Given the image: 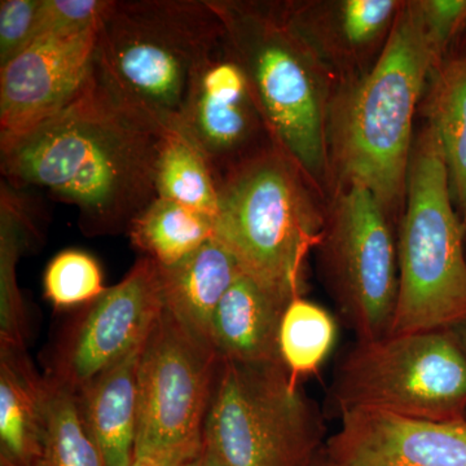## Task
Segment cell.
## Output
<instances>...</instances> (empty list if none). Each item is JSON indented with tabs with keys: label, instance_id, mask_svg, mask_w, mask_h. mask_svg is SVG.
I'll return each instance as SVG.
<instances>
[{
	"label": "cell",
	"instance_id": "6da1fadb",
	"mask_svg": "<svg viewBox=\"0 0 466 466\" xmlns=\"http://www.w3.org/2000/svg\"><path fill=\"white\" fill-rule=\"evenodd\" d=\"M167 131L116 99L94 66L69 106L32 130L0 140L2 174L15 189L38 187L75 205L87 235L128 232L157 198Z\"/></svg>",
	"mask_w": 466,
	"mask_h": 466
},
{
	"label": "cell",
	"instance_id": "7a4b0ae2",
	"mask_svg": "<svg viewBox=\"0 0 466 466\" xmlns=\"http://www.w3.org/2000/svg\"><path fill=\"white\" fill-rule=\"evenodd\" d=\"M441 61L419 3H403L372 66L332 97L328 144L339 187H363L389 213L406 196L413 116Z\"/></svg>",
	"mask_w": 466,
	"mask_h": 466
},
{
	"label": "cell",
	"instance_id": "3957f363",
	"mask_svg": "<svg viewBox=\"0 0 466 466\" xmlns=\"http://www.w3.org/2000/svg\"><path fill=\"white\" fill-rule=\"evenodd\" d=\"M223 35L211 0H110L97 29L95 72L122 104L171 130Z\"/></svg>",
	"mask_w": 466,
	"mask_h": 466
},
{
	"label": "cell",
	"instance_id": "277c9868",
	"mask_svg": "<svg viewBox=\"0 0 466 466\" xmlns=\"http://www.w3.org/2000/svg\"><path fill=\"white\" fill-rule=\"evenodd\" d=\"M275 143L317 188L329 177L332 73L279 3L211 0Z\"/></svg>",
	"mask_w": 466,
	"mask_h": 466
},
{
	"label": "cell",
	"instance_id": "5b68a950",
	"mask_svg": "<svg viewBox=\"0 0 466 466\" xmlns=\"http://www.w3.org/2000/svg\"><path fill=\"white\" fill-rule=\"evenodd\" d=\"M317 189L276 144L219 184L214 238L247 274L293 299L302 296L306 260L323 240L327 219Z\"/></svg>",
	"mask_w": 466,
	"mask_h": 466
},
{
	"label": "cell",
	"instance_id": "8992f818",
	"mask_svg": "<svg viewBox=\"0 0 466 466\" xmlns=\"http://www.w3.org/2000/svg\"><path fill=\"white\" fill-rule=\"evenodd\" d=\"M453 202L440 137L428 124L408 168L392 336L451 330L466 321L465 238Z\"/></svg>",
	"mask_w": 466,
	"mask_h": 466
},
{
	"label": "cell",
	"instance_id": "52a82bcc",
	"mask_svg": "<svg viewBox=\"0 0 466 466\" xmlns=\"http://www.w3.org/2000/svg\"><path fill=\"white\" fill-rule=\"evenodd\" d=\"M204 440L225 466H311L325 446L320 413L284 364L227 360Z\"/></svg>",
	"mask_w": 466,
	"mask_h": 466
},
{
	"label": "cell",
	"instance_id": "ba28073f",
	"mask_svg": "<svg viewBox=\"0 0 466 466\" xmlns=\"http://www.w3.org/2000/svg\"><path fill=\"white\" fill-rule=\"evenodd\" d=\"M339 416L375 410L415 419H466V354L451 330L358 341L334 375Z\"/></svg>",
	"mask_w": 466,
	"mask_h": 466
},
{
	"label": "cell",
	"instance_id": "9c48e42d",
	"mask_svg": "<svg viewBox=\"0 0 466 466\" xmlns=\"http://www.w3.org/2000/svg\"><path fill=\"white\" fill-rule=\"evenodd\" d=\"M219 364L213 346L162 309L137 368L134 456L184 466L198 455Z\"/></svg>",
	"mask_w": 466,
	"mask_h": 466
},
{
	"label": "cell",
	"instance_id": "30bf717a",
	"mask_svg": "<svg viewBox=\"0 0 466 466\" xmlns=\"http://www.w3.org/2000/svg\"><path fill=\"white\" fill-rule=\"evenodd\" d=\"M319 249L328 288L358 341L389 336L398 296L389 211L363 187H339Z\"/></svg>",
	"mask_w": 466,
	"mask_h": 466
},
{
	"label": "cell",
	"instance_id": "8fae6325",
	"mask_svg": "<svg viewBox=\"0 0 466 466\" xmlns=\"http://www.w3.org/2000/svg\"><path fill=\"white\" fill-rule=\"evenodd\" d=\"M164 309L158 266L143 257L124 280L88 303L58 342L48 380L72 391L140 348Z\"/></svg>",
	"mask_w": 466,
	"mask_h": 466
},
{
	"label": "cell",
	"instance_id": "7c38bea8",
	"mask_svg": "<svg viewBox=\"0 0 466 466\" xmlns=\"http://www.w3.org/2000/svg\"><path fill=\"white\" fill-rule=\"evenodd\" d=\"M177 128L207 158L218 188L227 175L276 146L226 33L198 67Z\"/></svg>",
	"mask_w": 466,
	"mask_h": 466
},
{
	"label": "cell",
	"instance_id": "4fadbf2b",
	"mask_svg": "<svg viewBox=\"0 0 466 466\" xmlns=\"http://www.w3.org/2000/svg\"><path fill=\"white\" fill-rule=\"evenodd\" d=\"M97 29L45 36L0 67V140L32 130L76 99L94 70Z\"/></svg>",
	"mask_w": 466,
	"mask_h": 466
},
{
	"label": "cell",
	"instance_id": "5bb4252c",
	"mask_svg": "<svg viewBox=\"0 0 466 466\" xmlns=\"http://www.w3.org/2000/svg\"><path fill=\"white\" fill-rule=\"evenodd\" d=\"M328 466H466V419H415L375 410L342 413Z\"/></svg>",
	"mask_w": 466,
	"mask_h": 466
},
{
	"label": "cell",
	"instance_id": "9a60e30c",
	"mask_svg": "<svg viewBox=\"0 0 466 466\" xmlns=\"http://www.w3.org/2000/svg\"><path fill=\"white\" fill-rule=\"evenodd\" d=\"M291 299L287 293L242 272L223 296L211 320L210 342L220 360L283 364L279 336Z\"/></svg>",
	"mask_w": 466,
	"mask_h": 466
},
{
	"label": "cell",
	"instance_id": "2e32d148",
	"mask_svg": "<svg viewBox=\"0 0 466 466\" xmlns=\"http://www.w3.org/2000/svg\"><path fill=\"white\" fill-rule=\"evenodd\" d=\"M401 5L395 0H345L284 3L281 9L290 26L330 67L386 41Z\"/></svg>",
	"mask_w": 466,
	"mask_h": 466
},
{
	"label": "cell",
	"instance_id": "e0dca14e",
	"mask_svg": "<svg viewBox=\"0 0 466 466\" xmlns=\"http://www.w3.org/2000/svg\"><path fill=\"white\" fill-rule=\"evenodd\" d=\"M50 383L26 348L0 345V466H36L47 433Z\"/></svg>",
	"mask_w": 466,
	"mask_h": 466
},
{
	"label": "cell",
	"instance_id": "ac0fdd59",
	"mask_svg": "<svg viewBox=\"0 0 466 466\" xmlns=\"http://www.w3.org/2000/svg\"><path fill=\"white\" fill-rule=\"evenodd\" d=\"M158 266L164 309L193 336L210 342L214 312L244 272L231 251L216 238L173 266Z\"/></svg>",
	"mask_w": 466,
	"mask_h": 466
},
{
	"label": "cell",
	"instance_id": "d6986e66",
	"mask_svg": "<svg viewBox=\"0 0 466 466\" xmlns=\"http://www.w3.org/2000/svg\"><path fill=\"white\" fill-rule=\"evenodd\" d=\"M144 345V343H143ZM143 345L76 391L104 466H130L137 431V368Z\"/></svg>",
	"mask_w": 466,
	"mask_h": 466
},
{
	"label": "cell",
	"instance_id": "ffe728a7",
	"mask_svg": "<svg viewBox=\"0 0 466 466\" xmlns=\"http://www.w3.org/2000/svg\"><path fill=\"white\" fill-rule=\"evenodd\" d=\"M426 97L429 125L434 128L449 170L451 192L466 211V51L435 67Z\"/></svg>",
	"mask_w": 466,
	"mask_h": 466
},
{
	"label": "cell",
	"instance_id": "44dd1931",
	"mask_svg": "<svg viewBox=\"0 0 466 466\" xmlns=\"http://www.w3.org/2000/svg\"><path fill=\"white\" fill-rule=\"evenodd\" d=\"M26 201L3 180L0 192V345L26 348V309L17 287L16 266L34 236Z\"/></svg>",
	"mask_w": 466,
	"mask_h": 466
},
{
	"label": "cell",
	"instance_id": "7402d4cb",
	"mask_svg": "<svg viewBox=\"0 0 466 466\" xmlns=\"http://www.w3.org/2000/svg\"><path fill=\"white\" fill-rule=\"evenodd\" d=\"M135 248L159 266H173L214 238V218L156 198L128 228Z\"/></svg>",
	"mask_w": 466,
	"mask_h": 466
},
{
	"label": "cell",
	"instance_id": "603a6c76",
	"mask_svg": "<svg viewBox=\"0 0 466 466\" xmlns=\"http://www.w3.org/2000/svg\"><path fill=\"white\" fill-rule=\"evenodd\" d=\"M156 188L158 198L177 202L216 219L219 207L216 177L200 149L177 128L165 135Z\"/></svg>",
	"mask_w": 466,
	"mask_h": 466
},
{
	"label": "cell",
	"instance_id": "cb8c5ba5",
	"mask_svg": "<svg viewBox=\"0 0 466 466\" xmlns=\"http://www.w3.org/2000/svg\"><path fill=\"white\" fill-rule=\"evenodd\" d=\"M337 325L327 309L296 297L281 321L279 348L285 370L293 382L317 372L336 341Z\"/></svg>",
	"mask_w": 466,
	"mask_h": 466
},
{
	"label": "cell",
	"instance_id": "d4e9b609",
	"mask_svg": "<svg viewBox=\"0 0 466 466\" xmlns=\"http://www.w3.org/2000/svg\"><path fill=\"white\" fill-rule=\"evenodd\" d=\"M48 383L47 433L36 466H104L100 451L86 429L76 392L51 380Z\"/></svg>",
	"mask_w": 466,
	"mask_h": 466
},
{
	"label": "cell",
	"instance_id": "484cf974",
	"mask_svg": "<svg viewBox=\"0 0 466 466\" xmlns=\"http://www.w3.org/2000/svg\"><path fill=\"white\" fill-rule=\"evenodd\" d=\"M106 290L100 266L84 251L57 254L46 271V297L57 308L90 303Z\"/></svg>",
	"mask_w": 466,
	"mask_h": 466
},
{
	"label": "cell",
	"instance_id": "4316f807",
	"mask_svg": "<svg viewBox=\"0 0 466 466\" xmlns=\"http://www.w3.org/2000/svg\"><path fill=\"white\" fill-rule=\"evenodd\" d=\"M109 5L110 0H42L35 41L97 29Z\"/></svg>",
	"mask_w": 466,
	"mask_h": 466
},
{
	"label": "cell",
	"instance_id": "83f0119b",
	"mask_svg": "<svg viewBox=\"0 0 466 466\" xmlns=\"http://www.w3.org/2000/svg\"><path fill=\"white\" fill-rule=\"evenodd\" d=\"M42 0L0 2V67L17 57L35 41Z\"/></svg>",
	"mask_w": 466,
	"mask_h": 466
},
{
	"label": "cell",
	"instance_id": "f1b7e54d",
	"mask_svg": "<svg viewBox=\"0 0 466 466\" xmlns=\"http://www.w3.org/2000/svg\"><path fill=\"white\" fill-rule=\"evenodd\" d=\"M417 3L426 32L444 60L451 43L466 27V0H421Z\"/></svg>",
	"mask_w": 466,
	"mask_h": 466
},
{
	"label": "cell",
	"instance_id": "f546056e",
	"mask_svg": "<svg viewBox=\"0 0 466 466\" xmlns=\"http://www.w3.org/2000/svg\"><path fill=\"white\" fill-rule=\"evenodd\" d=\"M184 466H225L218 458L217 453L204 440V446L198 455L193 458L191 461L187 462Z\"/></svg>",
	"mask_w": 466,
	"mask_h": 466
},
{
	"label": "cell",
	"instance_id": "4dcf8cb0",
	"mask_svg": "<svg viewBox=\"0 0 466 466\" xmlns=\"http://www.w3.org/2000/svg\"><path fill=\"white\" fill-rule=\"evenodd\" d=\"M130 466H173L162 460L148 458V456H134Z\"/></svg>",
	"mask_w": 466,
	"mask_h": 466
},
{
	"label": "cell",
	"instance_id": "1f68e13d",
	"mask_svg": "<svg viewBox=\"0 0 466 466\" xmlns=\"http://www.w3.org/2000/svg\"><path fill=\"white\" fill-rule=\"evenodd\" d=\"M451 332H452L453 336L456 337V339H458L460 346H461V349L464 350V352L466 354V321L465 323L459 325V327L451 329Z\"/></svg>",
	"mask_w": 466,
	"mask_h": 466
},
{
	"label": "cell",
	"instance_id": "d6a6232c",
	"mask_svg": "<svg viewBox=\"0 0 466 466\" xmlns=\"http://www.w3.org/2000/svg\"><path fill=\"white\" fill-rule=\"evenodd\" d=\"M311 466H328L327 462H325L323 453L314 462H312Z\"/></svg>",
	"mask_w": 466,
	"mask_h": 466
},
{
	"label": "cell",
	"instance_id": "836d02e7",
	"mask_svg": "<svg viewBox=\"0 0 466 466\" xmlns=\"http://www.w3.org/2000/svg\"><path fill=\"white\" fill-rule=\"evenodd\" d=\"M461 223H462V229H464L465 247H466V211L464 214H462Z\"/></svg>",
	"mask_w": 466,
	"mask_h": 466
}]
</instances>
